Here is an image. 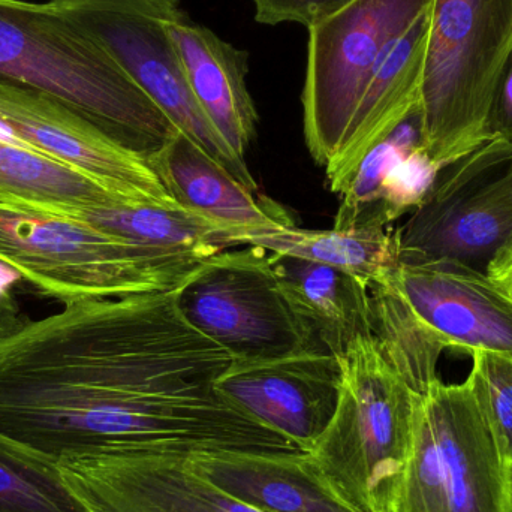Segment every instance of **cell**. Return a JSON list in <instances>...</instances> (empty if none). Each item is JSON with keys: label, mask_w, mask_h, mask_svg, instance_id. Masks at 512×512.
Instances as JSON below:
<instances>
[{"label": "cell", "mask_w": 512, "mask_h": 512, "mask_svg": "<svg viewBox=\"0 0 512 512\" xmlns=\"http://www.w3.org/2000/svg\"><path fill=\"white\" fill-rule=\"evenodd\" d=\"M234 361L189 324L177 288L63 304L0 339V435L54 463L304 453L219 393Z\"/></svg>", "instance_id": "cell-1"}, {"label": "cell", "mask_w": 512, "mask_h": 512, "mask_svg": "<svg viewBox=\"0 0 512 512\" xmlns=\"http://www.w3.org/2000/svg\"><path fill=\"white\" fill-rule=\"evenodd\" d=\"M0 81L51 96L144 158L179 132L99 45L45 3L0 0Z\"/></svg>", "instance_id": "cell-2"}, {"label": "cell", "mask_w": 512, "mask_h": 512, "mask_svg": "<svg viewBox=\"0 0 512 512\" xmlns=\"http://www.w3.org/2000/svg\"><path fill=\"white\" fill-rule=\"evenodd\" d=\"M373 334L415 393L438 376L448 348L512 357V300L483 270L460 262H399L370 285Z\"/></svg>", "instance_id": "cell-3"}, {"label": "cell", "mask_w": 512, "mask_h": 512, "mask_svg": "<svg viewBox=\"0 0 512 512\" xmlns=\"http://www.w3.org/2000/svg\"><path fill=\"white\" fill-rule=\"evenodd\" d=\"M212 256L140 245L63 213L0 201V262L63 304L171 291Z\"/></svg>", "instance_id": "cell-4"}, {"label": "cell", "mask_w": 512, "mask_h": 512, "mask_svg": "<svg viewBox=\"0 0 512 512\" xmlns=\"http://www.w3.org/2000/svg\"><path fill=\"white\" fill-rule=\"evenodd\" d=\"M333 420L307 451L325 480L360 512H397L414 438L415 400L375 334L342 355Z\"/></svg>", "instance_id": "cell-5"}, {"label": "cell", "mask_w": 512, "mask_h": 512, "mask_svg": "<svg viewBox=\"0 0 512 512\" xmlns=\"http://www.w3.org/2000/svg\"><path fill=\"white\" fill-rule=\"evenodd\" d=\"M512 50V0H432L421 102L424 146L442 168L490 140Z\"/></svg>", "instance_id": "cell-6"}, {"label": "cell", "mask_w": 512, "mask_h": 512, "mask_svg": "<svg viewBox=\"0 0 512 512\" xmlns=\"http://www.w3.org/2000/svg\"><path fill=\"white\" fill-rule=\"evenodd\" d=\"M511 477L468 379L417 393L397 512H512Z\"/></svg>", "instance_id": "cell-7"}, {"label": "cell", "mask_w": 512, "mask_h": 512, "mask_svg": "<svg viewBox=\"0 0 512 512\" xmlns=\"http://www.w3.org/2000/svg\"><path fill=\"white\" fill-rule=\"evenodd\" d=\"M54 14L102 48L183 134L258 194L254 176L195 101L167 23L185 12L180 0H50Z\"/></svg>", "instance_id": "cell-8"}, {"label": "cell", "mask_w": 512, "mask_h": 512, "mask_svg": "<svg viewBox=\"0 0 512 512\" xmlns=\"http://www.w3.org/2000/svg\"><path fill=\"white\" fill-rule=\"evenodd\" d=\"M432 0H354L309 30L303 125L307 149L327 168L384 54Z\"/></svg>", "instance_id": "cell-9"}, {"label": "cell", "mask_w": 512, "mask_h": 512, "mask_svg": "<svg viewBox=\"0 0 512 512\" xmlns=\"http://www.w3.org/2000/svg\"><path fill=\"white\" fill-rule=\"evenodd\" d=\"M177 303L192 327L236 361L276 360L322 348L286 298L270 254L258 246L204 261L177 288Z\"/></svg>", "instance_id": "cell-10"}, {"label": "cell", "mask_w": 512, "mask_h": 512, "mask_svg": "<svg viewBox=\"0 0 512 512\" xmlns=\"http://www.w3.org/2000/svg\"><path fill=\"white\" fill-rule=\"evenodd\" d=\"M512 231V147L490 138L445 167L396 230L399 262H460L483 270Z\"/></svg>", "instance_id": "cell-11"}, {"label": "cell", "mask_w": 512, "mask_h": 512, "mask_svg": "<svg viewBox=\"0 0 512 512\" xmlns=\"http://www.w3.org/2000/svg\"><path fill=\"white\" fill-rule=\"evenodd\" d=\"M0 129L20 146L98 180L129 203L180 206L147 158L38 90L0 81Z\"/></svg>", "instance_id": "cell-12"}, {"label": "cell", "mask_w": 512, "mask_h": 512, "mask_svg": "<svg viewBox=\"0 0 512 512\" xmlns=\"http://www.w3.org/2000/svg\"><path fill=\"white\" fill-rule=\"evenodd\" d=\"M189 456L95 451L56 463L90 512H262L194 471Z\"/></svg>", "instance_id": "cell-13"}, {"label": "cell", "mask_w": 512, "mask_h": 512, "mask_svg": "<svg viewBox=\"0 0 512 512\" xmlns=\"http://www.w3.org/2000/svg\"><path fill=\"white\" fill-rule=\"evenodd\" d=\"M339 357L313 348L291 357L234 361L216 388L307 453L333 420L342 393Z\"/></svg>", "instance_id": "cell-14"}, {"label": "cell", "mask_w": 512, "mask_h": 512, "mask_svg": "<svg viewBox=\"0 0 512 512\" xmlns=\"http://www.w3.org/2000/svg\"><path fill=\"white\" fill-rule=\"evenodd\" d=\"M171 44L195 101L234 153L245 161L258 113L248 89V51L194 23L186 11L167 23Z\"/></svg>", "instance_id": "cell-15"}, {"label": "cell", "mask_w": 512, "mask_h": 512, "mask_svg": "<svg viewBox=\"0 0 512 512\" xmlns=\"http://www.w3.org/2000/svg\"><path fill=\"white\" fill-rule=\"evenodd\" d=\"M429 26L430 8L393 42L370 77L342 146L325 168L334 194L340 195L364 155L421 104Z\"/></svg>", "instance_id": "cell-16"}, {"label": "cell", "mask_w": 512, "mask_h": 512, "mask_svg": "<svg viewBox=\"0 0 512 512\" xmlns=\"http://www.w3.org/2000/svg\"><path fill=\"white\" fill-rule=\"evenodd\" d=\"M188 459L201 477L262 512H360L333 489L307 453H215Z\"/></svg>", "instance_id": "cell-17"}, {"label": "cell", "mask_w": 512, "mask_h": 512, "mask_svg": "<svg viewBox=\"0 0 512 512\" xmlns=\"http://www.w3.org/2000/svg\"><path fill=\"white\" fill-rule=\"evenodd\" d=\"M147 161L177 204L243 231V242L258 231L294 227L285 210L256 197L183 132H177Z\"/></svg>", "instance_id": "cell-18"}, {"label": "cell", "mask_w": 512, "mask_h": 512, "mask_svg": "<svg viewBox=\"0 0 512 512\" xmlns=\"http://www.w3.org/2000/svg\"><path fill=\"white\" fill-rule=\"evenodd\" d=\"M270 262L289 303L322 348L342 355L352 340L373 334L372 294L366 280L294 256L270 254Z\"/></svg>", "instance_id": "cell-19"}, {"label": "cell", "mask_w": 512, "mask_h": 512, "mask_svg": "<svg viewBox=\"0 0 512 512\" xmlns=\"http://www.w3.org/2000/svg\"><path fill=\"white\" fill-rule=\"evenodd\" d=\"M114 236L152 248L216 255L243 245L245 233L182 206L116 203L86 210H53Z\"/></svg>", "instance_id": "cell-20"}, {"label": "cell", "mask_w": 512, "mask_h": 512, "mask_svg": "<svg viewBox=\"0 0 512 512\" xmlns=\"http://www.w3.org/2000/svg\"><path fill=\"white\" fill-rule=\"evenodd\" d=\"M243 245L268 254L307 259L348 271L369 285L384 279L399 264L396 230L384 224L358 225L349 230L325 231L286 227L249 234Z\"/></svg>", "instance_id": "cell-21"}, {"label": "cell", "mask_w": 512, "mask_h": 512, "mask_svg": "<svg viewBox=\"0 0 512 512\" xmlns=\"http://www.w3.org/2000/svg\"><path fill=\"white\" fill-rule=\"evenodd\" d=\"M0 201L47 210H86L129 203L75 168L3 140Z\"/></svg>", "instance_id": "cell-22"}, {"label": "cell", "mask_w": 512, "mask_h": 512, "mask_svg": "<svg viewBox=\"0 0 512 512\" xmlns=\"http://www.w3.org/2000/svg\"><path fill=\"white\" fill-rule=\"evenodd\" d=\"M420 146H424L423 102L361 159L340 192L342 203L337 210L333 228L349 230L373 222L382 224L376 218L382 183L400 159Z\"/></svg>", "instance_id": "cell-23"}, {"label": "cell", "mask_w": 512, "mask_h": 512, "mask_svg": "<svg viewBox=\"0 0 512 512\" xmlns=\"http://www.w3.org/2000/svg\"><path fill=\"white\" fill-rule=\"evenodd\" d=\"M0 512H90L54 462L0 435Z\"/></svg>", "instance_id": "cell-24"}, {"label": "cell", "mask_w": 512, "mask_h": 512, "mask_svg": "<svg viewBox=\"0 0 512 512\" xmlns=\"http://www.w3.org/2000/svg\"><path fill=\"white\" fill-rule=\"evenodd\" d=\"M471 357L469 385L502 457L512 468V357L493 352H474Z\"/></svg>", "instance_id": "cell-25"}, {"label": "cell", "mask_w": 512, "mask_h": 512, "mask_svg": "<svg viewBox=\"0 0 512 512\" xmlns=\"http://www.w3.org/2000/svg\"><path fill=\"white\" fill-rule=\"evenodd\" d=\"M442 170L424 146L400 159L382 183L376 206L378 221L391 227L406 213L418 209L435 188Z\"/></svg>", "instance_id": "cell-26"}, {"label": "cell", "mask_w": 512, "mask_h": 512, "mask_svg": "<svg viewBox=\"0 0 512 512\" xmlns=\"http://www.w3.org/2000/svg\"><path fill=\"white\" fill-rule=\"evenodd\" d=\"M354 0H252L255 20L267 26L298 23L309 27Z\"/></svg>", "instance_id": "cell-27"}, {"label": "cell", "mask_w": 512, "mask_h": 512, "mask_svg": "<svg viewBox=\"0 0 512 512\" xmlns=\"http://www.w3.org/2000/svg\"><path fill=\"white\" fill-rule=\"evenodd\" d=\"M490 138L504 140L512 147V50L499 75L489 117Z\"/></svg>", "instance_id": "cell-28"}, {"label": "cell", "mask_w": 512, "mask_h": 512, "mask_svg": "<svg viewBox=\"0 0 512 512\" xmlns=\"http://www.w3.org/2000/svg\"><path fill=\"white\" fill-rule=\"evenodd\" d=\"M18 280H21L20 274L0 262V339L30 321L15 295L14 286Z\"/></svg>", "instance_id": "cell-29"}, {"label": "cell", "mask_w": 512, "mask_h": 512, "mask_svg": "<svg viewBox=\"0 0 512 512\" xmlns=\"http://www.w3.org/2000/svg\"><path fill=\"white\" fill-rule=\"evenodd\" d=\"M484 273L512 300V231L490 256Z\"/></svg>", "instance_id": "cell-30"}, {"label": "cell", "mask_w": 512, "mask_h": 512, "mask_svg": "<svg viewBox=\"0 0 512 512\" xmlns=\"http://www.w3.org/2000/svg\"><path fill=\"white\" fill-rule=\"evenodd\" d=\"M511 496H512V477H511Z\"/></svg>", "instance_id": "cell-31"}]
</instances>
